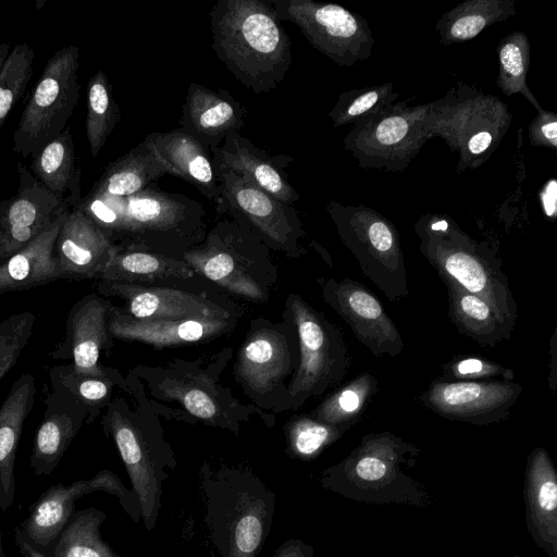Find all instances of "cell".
<instances>
[{
    "instance_id": "6da1fadb",
    "label": "cell",
    "mask_w": 557,
    "mask_h": 557,
    "mask_svg": "<svg viewBox=\"0 0 557 557\" xmlns=\"http://www.w3.org/2000/svg\"><path fill=\"white\" fill-rule=\"evenodd\" d=\"M232 348L195 360L173 359L163 364H138L125 376L127 394L159 417L188 423L202 422L238 435L243 424L259 416L268 426L275 414L245 405L220 383Z\"/></svg>"
},
{
    "instance_id": "7a4b0ae2",
    "label": "cell",
    "mask_w": 557,
    "mask_h": 557,
    "mask_svg": "<svg viewBox=\"0 0 557 557\" xmlns=\"http://www.w3.org/2000/svg\"><path fill=\"white\" fill-rule=\"evenodd\" d=\"M212 49L255 94L275 89L292 64V44L270 1L219 0L210 11Z\"/></svg>"
},
{
    "instance_id": "3957f363",
    "label": "cell",
    "mask_w": 557,
    "mask_h": 557,
    "mask_svg": "<svg viewBox=\"0 0 557 557\" xmlns=\"http://www.w3.org/2000/svg\"><path fill=\"white\" fill-rule=\"evenodd\" d=\"M205 524L221 557H258L272 527L275 494L247 468L205 462Z\"/></svg>"
},
{
    "instance_id": "277c9868",
    "label": "cell",
    "mask_w": 557,
    "mask_h": 557,
    "mask_svg": "<svg viewBox=\"0 0 557 557\" xmlns=\"http://www.w3.org/2000/svg\"><path fill=\"white\" fill-rule=\"evenodd\" d=\"M419 250L442 280L456 282L487 302L515 329L518 307L495 247L478 242L446 214L426 213L414 224Z\"/></svg>"
},
{
    "instance_id": "5b68a950",
    "label": "cell",
    "mask_w": 557,
    "mask_h": 557,
    "mask_svg": "<svg viewBox=\"0 0 557 557\" xmlns=\"http://www.w3.org/2000/svg\"><path fill=\"white\" fill-rule=\"evenodd\" d=\"M419 454L417 446L389 431L369 433L343 460L321 472L320 484L357 502L425 507L428 492L408 474Z\"/></svg>"
},
{
    "instance_id": "8992f818",
    "label": "cell",
    "mask_w": 557,
    "mask_h": 557,
    "mask_svg": "<svg viewBox=\"0 0 557 557\" xmlns=\"http://www.w3.org/2000/svg\"><path fill=\"white\" fill-rule=\"evenodd\" d=\"M101 426L116 446L139 499L141 520L147 531L157 524L166 469L177 466L173 449L164 438L159 416L135 401L133 408L123 396H115L102 412Z\"/></svg>"
},
{
    "instance_id": "52a82bcc",
    "label": "cell",
    "mask_w": 557,
    "mask_h": 557,
    "mask_svg": "<svg viewBox=\"0 0 557 557\" xmlns=\"http://www.w3.org/2000/svg\"><path fill=\"white\" fill-rule=\"evenodd\" d=\"M111 196L114 244H129L181 259L206 237V210L181 194L165 193L154 183L129 196Z\"/></svg>"
},
{
    "instance_id": "ba28073f",
    "label": "cell",
    "mask_w": 557,
    "mask_h": 557,
    "mask_svg": "<svg viewBox=\"0 0 557 557\" xmlns=\"http://www.w3.org/2000/svg\"><path fill=\"white\" fill-rule=\"evenodd\" d=\"M215 226L182 257L196 274L250 301L264 302L276 281L268 247L242 221L216 212Z\"/></svg>"
},
{
    "instance_id": "9c48e42d",
    "label": "cell",
    "mask_w": 557,
    "mask_h": 557,
    "mask_svg": "<svg viewBox=\"0 0 557 557\" xmlns=\"http://www.w3.org/2000/svg\"><path fill=\"white\" fill-rule=\"evenodd\" d=\"M512 114L499 98L458 82L444 97L428 103L425 132L458 152L456 172L485 163L507 134Z\"/></svg>"
},
{
    "instance_id": "30bf717a",
    "label": "cell",
    "mask_w": 557,
    "mask_h": 557,
    "mask_svg": "<svg viewBox=\"0 0 557 557\" xmlns=\"http://www.w3.org/2000/svg\"><path fill=\"white\" fill-rule=\"evenodd\" d=\"M285 312L296 330L299 360L286 387L284 411L337 386L351 364L342 330L300 295H288Z\"/></svg>"
},
{
    "instance_id": "8fae6325",
    "label": "cell",
    "mask_w": 557,
    "mask_h": 557,
    "mask_svg": "<svg viewBox=\"0 0 557 557\" xmlns=\"http://www.w3.org/2000/svg\"><path fill=\"white\" fill-rule=\"evenodd\" d=\"M339 239L357 260L362 274L391 301L408 296L407 270L400 235L386 216L363 205L326 206Z\"/></svg>"
},
{
    "instance_id": "7c38bea8",
    "label": "cell",
    "mask_w": 557,
    "mask_h": 557,
    "mask_svg": "<svg viewBox=\"0 0 557 557\" xmlns=\"http://www.w3.org/2000/svg\"><path fill=\"white\" fill-rule=\"evenodd\" d=\"M284 323L263 318L251 320L250 329L234 364L236 382L252 405L261 410L284 411L287 384L299 360L296 330L288 314Z\"/></svg>"
},
{
    "instance_id": "4fadbf2b",
    "label": "cell",
    "mask_w": 557,
    "mask_h": 557,
    "mask_svg": "<svg viewBox=\"0 0 557 557\" xmlns=\"http://www.w3.org/2000/svg\"><path fill=\"white\" fill-rule=\"evenodd\" d=\"M410 100L393 102L352 124L343 144L359 168L399 173L418 156L430 139L424 127L428 103L410 106Z\"/></svg>"
},
{
    "instance_id": "5bb4252c",
    "label": "cell",
    "mask_w": 557,
    "mask_h": 557,
    "mask_svg": "<svg viewBox=\"0 0 557 557\" xmlns=\"http://www.w3.org/2000/svg\"><path fill=\"white\" fill-rule=\"evenodd\" d=\"M78 64L76 46L59 49L49 59L14 132V152L32 157L65 129L79 98Z\"/></svg>"
},
{
    "instance_id": "9a60e30c",
    "label": "cell",
    "mask_w": 557,
    "mask_h": 557,
    "mask_svg": "<svg viewBox=\"0 0 557 557\" xmlns=\"http://www.w3.org/2000/svg\"><path fill=\"white\" fill-rule=\"evenodd\" d=\"M220 185L216 212H225L246 224L261 242L287 257L306 253L300 240L306 236L297 211L263 191L243 176L213 160Z\"/></svg>"
},
{
    "instance_id": "2e32d148",
    "label": "cell",
    "mask_w": 557,
    "mask_h": 557,
    "mask_svg": "<svg viewBox=\"0 0 557 557\" xmlns=\"http://www.w3.org/2000/svg\"><path fill=\"white\" fill-rule=\"evenodd\" d=\"M280 21L294 23L318 51L341 66H352L371 55L375 41L360 14L335 3L312 0L270 1Z\"/></svg>"
},
{
    "instance_id": "e0dca14e",
    "label": "cell",
    "mask_w": 557,
    "mask_h": 557,
    "mask_svg": "<svg viewBox=\"0 0 557 557\" xmlns=\"http://www.w3.org/2000/svg\"><path fill=\"white\" fill-rule=\"evenodd\" d=\"M94 492L115 496L133 522L141 520V508L135 492L127 488L114 472L103 469L90 479L74 481L69 485H51L30 506L29 515L20 528L34 545L46 550L74 513L75 502Z\"/></svg>"
},
{
    "instance_id": "ac0fdd59",
    "label": "cell",
    "mask_w": 557,
    "mask_h": 557,
    "mask_svg": "<svg viewBox=\"0 0 557 557\" xmlns=\"http://www.w3.org/2000/svg\"><path fill=\"white\" fill-rule=\"evenodd\" d=\"M321 294L349 326L354 336L375 357H396L404 349L400 332L382 302L366 286L349 277L319 278Z\"/></svg>"
},
{
    "instance_id": "d6986e66",
    "label": "cell",
    "mask_w": 557,
    "mask_h": 557,
    "mask_svg": "<svg viewBox=\"0 0 557 557\" xmlns=\"http://www.w3.org/2000/svg\"><path fill=\"white\" fill-rule=\"evenodd\" d=\"M522 393L513 381L434 380L422 393L424 407L448 420L488 425L506 420Z\"/></svg>"
},
{
    "instance_id": "ffe728a7",
    "label": "cell",
    "mask_w": 557,
    "mask_h": 557,
    "mask_svg": "<svg viewBox=\"0 0 557 557\" xmlns=\"http://www.w3.org/2000/svg\"><path fill=\"white\" fill-rule=\"evenodd\" d=\"M17 171V193L0 200V265L74 207L49 191L24 164L18 163Z\"/></svg>"
},
{
    "instance_id": "44dd1931",
    "label": "cell",
    "mask_w": 557,
    "mask_h": 557,
    "mask_svg": "<svg viewBox=\"0 0 557 557\" xmlns=\"http://www.w3.org/2000/svg\"><path fill=\"white\" fill-rule=\"evenodd\" d=\"M96 289L99 295L121 299L124 305L119 310L136 320L239 318L237 310L212 300L205 293L110 281H98Z\"/></svg>"
},
{
    "instance_id": "7402d4cb",
    "label": "cell",
    "mask_w": 557,
    "mask_h": 557,
    "mask_svg": "<svg viewBox=\"0 0 557 557\" xmlns=\"http://www.w3.org/2000/svg\"><path fill=\"white\" fill-rule=\"evenodd\" d=\"M113 304L91 293L77 300L66 318L65 336L50 357L70 360L73 368L86 374H104L109 367L100 363V354L111 345L108 324Z\"/></svg>"
},
{
    "instance_id": "603a6c76",
    "label": "cell",
    "mask_w": 557,
    "mask_h": 557,
    "mask_svg": "<svg viewBox=\"0 0 557 557\" xmlns=\"http://www.w3.org/2000/svg\"><path fill=\"white\" fill-rule=\"evenodd\" d=\"M112 238L77 206L72 207L59 231L54 257L63 280L99 281L112 255Z\"/></svg>"
},
{
    "instance_id": "cb8c5ba5",
    "label": "cell",
    "mask_w": 557,
    "mask_h": 557,
    "mask_svg": "<svg viewBox=\"0 0 557 557\" xmlns=\"http://www.w3.org/2000/svg\"><path fill=\"white\" fill-rule=\"evenodd\" d=\"M237 319L136 320L113 305L108 330L111 338L163 348L211 341L231 332Z\"/></svg>"
},
{
    "instance_id": "d4e9b609",
    "label": "cell",
    "mask_w": 557,
    "mask_h": 557,
    "mask_svg": "<svg viewBox=\"0 0 557 557\" xmlns=\"http://www.w3.org/2000/svg\"><path fill=\"white\" fill-rule=\"evenodd\" d=\"M247 115L245 107L227 90L193 83L187 89L180 127L212 153L230 132H239Z\"/></svg>"
},
{
    "instance_id": "484cf974",
    "label": "cell",
    "mask_w": 557,
    "mask_h": 557,
    "mask_svg": "<svg viewBox=\"0 0 557 557\" xmlns=\"http://www.w3.org/2000/svg\"><path fill=\"white\" fill-rule=\"evenodd\" d=\"M523 499L532 540L547 557H557V472L543 447L528 456Z\"/></svg>"
},
{
    "instance_id": "4316f807",
    "label": "cell",
    "mask_w": 557,
    "mask_h": 557,
    "mask_svg": "<svg viewBox=\"0 0 557 557\" xmlns=\"http://www.w3.org/2000/svg\"><path fill=\"white\" fill-rule=\"evenodd\" d=\"M44 419L34 436L29 467L38 475H50L87 421L85 408L67 392L50 388Z\"/></svg>"
},
{
    "instance_id": "83f0119b",
    "label": "cell",
    "mask_w": 557,
    "mask_h": 557,
    "mask_svg": "<svg viewBox=\"0 0 557 557\" xmlns=\"http://www.w3.org/2000/svg\"><path fill=\"white\" fill-rule=\"evenodd\" d=\"M212 158L286 205L292 206L300 198L285 172L293 159L268 154L238 131L226 135L219 149L212 152Z\"/></svg>"
},
{
    "instance_id": "f1b7e54d",
    "label": "cell",
    "mask_w": 557,
    "mask_h": 557,
    "mask_svg": "<svg viewBox=\"0 0 557 557\" xmlns=\"http://www.w3.org/2000/svg\"><path fill=\"white\" fill-rule=\"evenodd\" d=\"M146 138L168 174L191 184L210 201L219 199L220 185L213 158L201 143L181 127L151 133Z\"/></svg>"
},
{
    "instance_id": "f546056e",
    "label": "cell",
    "mask_w": 557,
    "mask_h": 557,
    "mask_svg": "<svg viewBox=\"0 0 557 557\" xmlns=\"http://www.w3.org/2000/svg\"><path fill=\"white\" fill-rule=\"evenodd\" d=\"M36 397L35 377L22 374L0 406V509L5 512L15 497V458L23 425Z\"/></svg>"
},
{
    "instance_id": "4dcf8cb0",
    "label": "cell",
    "mask_w": 557,
    "mask_h": 557,
    "mask_svg": "<svg viewBox=\"0 0 557 557\" xmlns=\"http://www.w3.org/2000/svg\"><path fill=\"white\" fill-rule=\"evenodd\" d=\"M69 212L70 210L64 212L25 248L0 265V294L30 289L63 280V273L54 257V245Z\"/></svg>"
},
{
    "instance_id": "1f68e13d",
    "label": "cell",
    "mask_w": 557,
    "mask_h": 557,
    "mask_svg": "<svg viewBox=\"0 0 557 557\" xmlns=\"http://www.w3.org/2000/svg\"><path fill=\"white\" fill-rule=\"evenodd\" d=\"M196 275L183 260L144 247L114 244L109 263L99 281L144 284L170 280L188 281Z\"/></svg>"
},
{
    "instance_id": "d6a6232c",
    "label": "cell",
    "mask_w": 557,
    "mask_h": 557,
    "mask_svg": "<svg viewBox=\"0 0 557 557\" xmlns=\"http://www.w3.org/2000/svg\"><path fill=\"white\" fill-rule=\"evenodd\" d=\"M448 293V315L457 331L484 347H496L512 336L491 306L451 280H442Z\"/></svg>"
},
{
    "instance_id": "836d02e7",
    "label": "cell",
    "mask_w": 557,
    "mask_h": 557,
    "mask_svg": "<svg viewBox=\"0 0 557 557\" xmlns=\"http://www.w3.org/2000/svg\"><path fill=\"white\" fill-rule=\"evenodd\" d=\"M30 169L35 178L60 199L65 193L73 206L79 200L81 165L77 163L69 126L53 140L32 156Z\"/></svg>"
},
{
    "instance_id": "e575fe53",
    "label": "cell",
    "mask_w": 557,
    "mask_h": 557,
    "mask_svg": "<svg viewBox=\"0 0 557 557\" xmlns=\"http://www.w3.org/2000/svg\"><path fill=\"white\" fill-rule=\"evenodd\" d=\"M50 388L62 389L72 395L86 410L91 423L113 399L115 388L127 393L125 376L109 367L104 374H86L76 371L72 363L58 364L49 370Z\"/></svg>"
},
{
    "instance_id": "d590c367",
    "label": "cell",
    "mask_w": 557,
    "mask_h": 557,
    "mask_svg": "<svg viewBox=\"0 0 557 557\" xmlns=\"http://www.w3.org/2000/svg\"><path fill=\"white\" fill-rule=\"evenodd\" d=\"M516 13L515 0H467L445 12L435 24V29L441 45L461 44Z\"/></svg>"
},
{
    "instance_id": "8d00e7d4",
    "label": "cell",
    "mask_w": 557,
    "mask_h": 557,
    "mask_svg": "<svg viewBox=\"0 0 557 557\" xmlns=\"http://www.w3.org/2000/svg\"><path fill=\"white\" fill-rule=\"evenodd\" d=\"M168 174L154 156L147 138L126 154L109 164L91 193L129 196L141 191Z\"/></svg>"
},
{
    "instance_id": "74e56055",
    "label": "cell",
    "mask_w": 557,
    "mask_h": 557,
    "mask_svg": "<svg viewBox=\"0 0 557 557\" xmlns=\"http://www.w3.org/2000/svg\"><path fill=\"white\" fill-rule=\"evenodd\" d=\"M106 519L107 513L96 507L74 512L44 552L50 557H121L101 537L100 527Z\"/></svg>"
},
{
    "instance_id": "f35d334b",
    "label": "cell",
    "mask_w": 557,
    "mask_h": 557,
    "mask_svg": "<svg viewBox=\"0 0 557 557\" xmlns=\"http://www.w3.org/2000/svg\"><path fill=\"white\" fill-rule=\"evenodd\" d=\"M376 392V377L362 372L327 395L310 416L332 425H354L359 421Z\"/></svg>"
},
{
    "instance_id": "ab89813d",
    "label": "cell",
    "mask_w": 557,
    "mask_h": 557,
    "mask_svg": "<svg viewBox=\"0 0 557 557\" xmlns=\"http://www.w3.org/2000/svg\"><path fill=\"white\" fill-rule=\"evenodd\" d=\"M498 75L496 84L500 91L511 97L523 96L536 111L542 106L527 84V75L531 63V46L523 32H512L505 36L497 46Z\"/></svg>"
},
{
    "instance_id": "60d3db41",
    "label": "cell",
    "mask_w": 557,
    "mask_h": 557,
    "mask_svg": "<svg viewBox=\"0 0 557 557\" xmlns=\"http://www.w3.org/2000/svg\"><path fill=\"white\" fill-rule=\"evenodd\" d=\"M121 114L112 86L106 73L99 70L88 83L86 134L92 157L104 146Z\"/></svg>"
},
{
    "instance_id": "b9f144b4",
    "label": "cell",
    "mask_w": 557,
    "mask_h": 557,
    "mask_svg": "<svg viewBox=\"0 0 557 557\" xmlns=\"http://www.w3.org/2000/svg\"><path fill=\"white\" fill-rule=\"evenodd\" d=\"M352 425H332L310 414L296 416L285 425L286 454L290 458L312 460L339 440Z\"/></svg>"
},
{
    "instance_id": "7bdbcfd3",
    "label": "cell",
    "mask_w": 557,
    "mask_h": 557,
    "mask_svg": "<svg viewBox=\"0 0 557 557\" xmlns=\"http://www.w3.org/2000/svg\"><path fill=\"white\" fill-rule=\"evenodd\" d=\"M398 97L392 83L377 86L354 88L339 95L335 106L329 112L334 127L352 125L386 106Z\"/></svg>"
},
{
    "instance_id": "ee69618b",
    "label": "cell",
    "mask_w": 557,
    "mask_h": 557,
    "mask_svg": "<svg viewBox=\"0 0 557 557\" xmlns=\"http://www.w3.org/2000/svg\"><path fill=\"white\" fill-rule=\"evenodd\" d=\"M34 60V50L28 44L23 42L10 52L2 67L0 73V128L32 78Z\"/></svg>"
},
{
    "instance_id": "f6af8a7d",
    "label": "cell",
    "mask_w": 557,
    "mask_h": 557,
    "mask_svg": "<svg viewBox=\"0 0 557 557\" xmlns=\"http://www.w3.org/2000/svg\"><path fill=\"white\" fill-rule=\"evenodd\" d=\"M35 321L36 314L22 311L0 322V382L17 362L33 334Z\"/></svg>"
},
{
    "instance_id": "bcb514c9",
    "label": "cell",
    "mask_w": 557,
    "mask_h": 557,
    "mask_svg": "<svg viewBox=\"0 0 557 557\" xmlns=\"http://www.w3.org/2000/svg\"><path fill=\"white\" fill-rule=\"evenodd\" d=\"M444 381H506L515 377L511 369L492 360L459 356L443 366Z\"/></svg>"
},
{
    "instance_id": "7dc6e473",
    "label": "cell",
    "mask_w": 557,
    "mask_h": 557,
    "mask_svg": "<svg viewBox=\"0 0 557 557\" xmlns=\"http://www.w3.org/2000/svg\"><path fill=\"white\" fill-rule=\"evenodd\" d=\"M529 141L534 147L557 149V115L553 111H537L528 126Z\"/></svg>"
},
{
    "instance_id": "c3c4849f",
    "label": "cell",
    "mask_w": 557,
    "mask_h": 557,
    "mask_svg": "<svg viewBox=\"0 0 557 557\" xmlns=\"http://www.w3.org/2000/svg\"><path fill=\"white\" fill-rule=\"evenodd\" d=\"M542 210L546 219L555 221L557 216V182L554 177L549 178L539 193Z\"/></svg>"
},
{
    "instance_id": "681fc988",
    "label": "cell",
    "mask_w": 557,
    "mask_h": 557,
    "mask_svg": "<svg viewBox=\"0 0 557 557\" xmlns=\"http://www.w3.org/2000/svg\"><path fill=\"white\" fill-rule=\"evenodd\" d=\"M273 557H314V549L302 540L289 539L276 549Z\"/></svg>"
},
{
    "instance_id": "f907efd6",
    "label": "cell",
    "mask_w": 557,
    "mask_h": 557,
    "mask_svg": "<svg viewBox=\"0 0 557 557\" xmlns=\"http://www.w3.org/2000/svg\"><path fill=\"white\" fill-rule=\"evenodd\" d=\"M14 539L17 549L23 557H50L34 545L20 527L15 528Z\"/></svg>"
},
{
    "instance_id": "816d5d0a",
    "label": "cell",
    "mask_w": 557,
    "mask_h": 557,
    "mask_svg": "<svg viewBox=\"0 0 557 557\" xmlns=\"http://www.w3.org/2000/svg\"><path fill=\"white\" fill-rule=\"evenodd\" d=\"M556 330H554V333L550 338V347H549V374H548V385L549 389L552 391V395L555 394L556 389V383H557V343H556Z\"/></svg>"
},
{
    "instance_id": "f5cc1de1",
    "label": "cell",
    "mask_w": 557,
    "mask_h": 557,
    "mask_svg": "<svg viewBox=\"0 0 557 557\" xmlns=\"http://www.w3.org/2000/svg\"><path fill=\"white\" fill-rule=\"evenodd\" d=\"M10 44L9 42H3V44H0V73L2 71V67L10 54Z\"/></svg>"
},
{
    "instance_id": "db71d44e",
    "label": "cell",
    "mask_w": 557,
    "mask_h": 557,
    "mask_svg": "<svg viewBox=\"0 0 557 557\" xmlns=\"http://www.w3.org/2000/svg\"><path fill=\"white\" fill-rule=\"evenodd\" d=\"M0 557H5L4 550H3V544H2V533L0 530Z\"/></svg>"
},
{
    "instance_id": "11a10c76",
    "label": "cell",
    "mask_w": 557,
    "mask_h": 557,
    "mask_svg": "<svg viewBox=\"0 0 557 557\" xmlns=\"http://www.w3.org/2000/svg\"><path fill=\"white\" fill-rule=\"evenodd\" d=\"M513 557H520V556H517V555H516V556H513Z\"/></svg>"
}]
</instances>
